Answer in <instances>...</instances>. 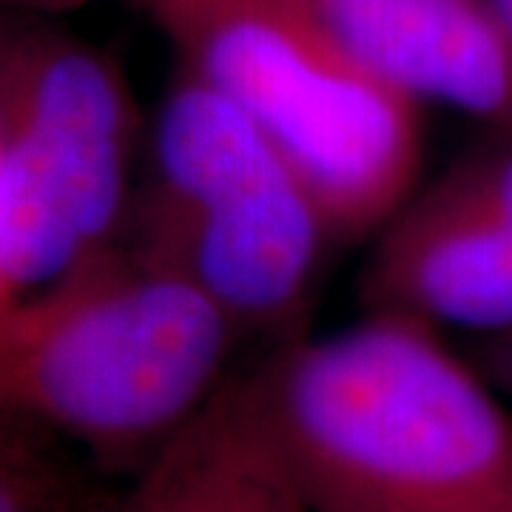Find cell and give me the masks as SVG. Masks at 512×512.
Returning a JSON list of instances; mask_svg holds the SVG:
<instances>
[{
  "instance_id": "6da1fadb",
  "label": "cell",
  "mask_w": 512,
  "mask_h": 512,
  "mask_svg": "<svg viewBox=\"0 0 512 512\" xmlns=\"http://www.w3.org/2000/svg\"><path fill=\"white\" fill-rule=\"evenodd\" d=\"M245 379L316 512H512V402L441 330L365 311Z\"/></svg>"
},
{
  "instance_id": "7a4b0ae2",
  "label": "cell",
  "mask_w": 512,
  "mask_h": 512,
  "mask_svg": "<svg viewBox=\"0 0 512 512\" xmlns=\"http://www.w3.org/2000/svg\"><path fill=\"white\" fill-rule=\"evenodd\" d=\"M239 348L194 285L120 239L0 311V419L126 478L228 384Z\"/></svg>"
},
{
  "instance_id": "3957f363",
  "label": "cell",
  "mask_w": 512,
  "mask_h": 512,
  "mask_svg": "<svg viewBox=\"0 0 512 512\" xmlns=\"http://www.w3.org/2000/svg\"><path fill=\"white\" fill-rule=\"evenodd\" d=\"M120 239L194 285L242 345L265 350L305 333L325 259L339 245L254 120L183 66L146 123Z\"/></svg>"
},
{
  "instance_id": "277c9868",
  "label": "cell",
  "mask_w": 512,
  "mask_h": 512,
  "mask_svg": "<svg viewBox=\"0 0 512 512\" xmlns=\"http://www.w3.org/2000/svg\"><path fill=\"white\" fill-rule=\"evenodd\" d=\"M174 63L254 120L339 245L367 242L421 185L424 106L384 86L276 0H131Z\"/></svg>"
},
{
  "instance_id": "5b68a950",
  "label": "cell",
  "mask_w": 512,
  "mask_h": 512,
  "mask_svg": "<svg viewBox=\"0 0 512 512\" xmlns=\"http://www.w3.org/2000/svg\"><path fill=\"white\" fill-rule=\"evenodd\" d=\"M143 137L109 49L69 18L0 9V276L12 299L120 242Z\"/></svg>"
},
{
  "instance_id": "8992f818",
  "label": "cell",
  "mask_w": 512,
  "mask_h": 512,
  "mask_svg": "<svg viewBox=\"0 0 512 512\" xmlns=\"http://www.w3.org/2000/svg\"><path fill=\"white\" fill-rule=\"evenodd\" d=\"M367 313L458 330L470 342L512 333V225L458 160L367 239Z\"/></svg>"
},
{
  "instance_id": "52a82bcc",
  "label": "cell",
  "mask_w": 512,
  "mask_h": 512,
  "mask_svg": "<svg viewBox=\"0 0 512 512\" xmlns=\"http://www.w3.org/2000/svg\"><path fill=\"white\" fill-rule=\"evenodd\" d=\"M419 106L512 131V37L490 0H276Z\"/></svg>"
},
{
  "instance_id": "ba28073f",
  "label": "cell",
  "mask_w": 512,
  "mask_h": 512,
  "mask_svg": "<svg viewBox=\"0 0 512 512\" xmlns=\"http://www.w3.org/2000/svg\"><path fill=\"white\" fill-rule=\"evenodd\" d=\"M77 512H316L256 410L245 367L157 456Z\"/></svg>"
},
{
  "instance_id": "9c48e42d",
  "label": "cell",
  "mask_w": 512,
  "mask_h": 512,
  "mask_svg": "<svg viewBox=\"0 0 512 512\" xmlns=\"http://www.w3.org/2000/svg\"><path fill=\"white\" fill-rule=\"evenodd\" d=\"M89 495L66 450L0 419V512H77Z\"/></svg>"
},
{
  "instance_id": "30bf717a",
  "label": "cell",
  "mask_w": 512,
  "mask_h": 512,
  "mask_svg": "<svg viewBox=\"0 0 512 512\" xmlns=\"http://www.w3.org/2000/svg\"><path fill=\"white\" fill-rule=\"evenodd\" d=\"M461 163L512 225V131L487 134V143L461 157Z\"/></svg>"
},
{
  "instance_id": "8fae6325",
  "label": "cell",
  "mask_w": 512,
  "mask_h": 512,
  "mask_svg": "<svg viewBox=\"0 0 512 512\" xmlns=\"http://www.w3.org/2000/svg\"><path fill=\"white\" fill-rule=\"evenodd\" d=\"M467 356L481 367V373L512 402V333L470 342Z\"/></svg>"
},
{
  "instance_id": "7c38bea8",
  "label": "cell",
  "mask_w": 512,
  "mask_h": 512,
  "mask_svg": "<svg viewBox=\"0 0 512 512\" xmlns=\"http://www.w3.org/2000/svg\"><path fill=\"white\" fill-rule=\"evenodd\" d=\"M97 0H0V9L6 12H35V15H55L69 18L74 12L92 6Z\"/></svg>"
},
{
  "instance_id": "4fadbf2b",
  "label": "cell",
  "mask_w": 512,
  "mask_h": 512,
  "mask_svg": "<svg viewBox=\"0 0 512 512\" xmlns=\"http://www.w3.org/2000/svg\"><path fill=\"white\" fill-rule=\"evenodd\" d=\"M490 3H493V9L498 12L501 23H504L507 35L512 37V0H490Z\"/></svg>"
},
{
  "instance_id": "5bb4252c",
  "label": "cell",
  "mask_w": 512,
  "mask_h": 512,
  "mask_svg": "<svg viewBox=\"0 0 512 512\" xmlns=\"http://www.w3.org/2000/svg\"><path fill=\"white\" fill-rule=\"evenodd\" d=\"M9 302H12V296H9V291H6V285H3V276H0V311H3Z\"/></svg>"
}]
</instances>
